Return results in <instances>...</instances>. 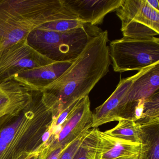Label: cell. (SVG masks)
<instances>
[{
	"mask_svg": "<svg viewBox=\"0 0 159 159\" xmlns=\"http://www.w3.org/2000/svg\"><path fill=\"white\" fill-rule=\"evenodd\" d=\"M108 41L107 30L92 39L68 69L42 91L51 96L60 112L89 96L107 74L111 64Z\"/></svg>",
	"mask_w": 159,
	"mask_h": 159,
	"instance_id": "1",
	"label": "cell"
},
{
	"mask_svg": "<svg viewBox=\"0 0 159 159\" xmlns=\"http://www.w3.org/2000/svg\"><path fill=\"white\" fill-rule=\"evenodd\" d=\"M57 113L48 97L32 91L29 105L0 129V159H27L41 152Z\"/></svg>",
	"mask_w": 159,
	"mask_h": 159,
	"instance_id": "2",
	"label": "cell"
},
{
	"mask_svg": "<svg viewBox=\"0 0 159 159\" xmlns=\"http://www.w3.org/2000/svg\"><path fill=\"white\" fill-rule=\"evenodd\" d=\"M81 21L64 0H0V51L44 24Z\"/></svg>",
	"mask_w": 159,
	"mask_h": 159,
	"instance_id": "3",
	"label": "cell"
},
{
	"mask_svg": "<svg viewBox=\"0 0 159 159\" xmlns=\"http://www.w3.org/2000/svg\"><path fill=\"white\" fill-rule=\"evenodd\" d=\"M103 31L98 26L85 24L65 32L36 29L27 38L28 43L40 53L56 62L72 61L91 40Z\"/></svg>",
	"mask_w": 159,
	"mask_h": 159,
	"instance_id": "4",
	"label": "cell"
},
{
	"mask_svg": "<svg viewBox=\"0 0 159 159\" xmlns=\"http://www.w3.org/2000/svg\"><path fill=\"white\" fill-rule=\"evenodd\" d=\"M109 55L113 70H138L159 62V39L122 38L110 43Z\"/></svg>",
	"mask_w": 159,
	"mask_h": 159,
	"instance_id": "5",
	"label": "cell"
},
{
	"mask_svg": "<svg viewBox=\"0 0 159 159\" xmlns=\"http://www.w3.org/2000/svg\"><path fill=\"white\" fill-rule=\"evenodd\" d=\"M93 123L91 102L87 96L74 103L62 124L57 126L52 125L50 137L43 144L38 159H46L53 151L71 145L92 128Z\"/></svg>",
	"mask_w": 159,
	"mask_h": 159,
	"instance_id": "6",
	"label": "cell"
},
{
	"mask_svg": "<svg viewBox=\"0 0 159 159\" xmlns=\"http://www.w3.org/2000/svg\"><path fill=\"white\" fill-rule=\"evenodd\" d=\"M115 11L121 23L124 38L146 39L159 34V12L146 0H122Z\"/></svg>",
	"mask_w": 159,
	"mask_h": 159,
	"instance_id": "7",
	"label": "cell"
},
{
	"mask_svg": "<svg viewBox=\"0 0 159 159\" xmlns=\"http://www.w3.org/2000/svg\"><path fill=\"white\" fill-rule=\"evenodd\" d=\"M53 61L37 52L27 39L0 51V83L27 70L51 64Z\"/></svg>",
	"mask_w": 159,
	"mask_h": 159,
	"instance_id": "8",
	"label": "cell"
},
{
	"mask_svg": "<svg viewBox=\"0 0 159 159\" xmlns=\"http://www.w3.org/2000/svg\"><path fill=\"white\" fill-rule=\"evenodd\" d=\"M134 76L122 79L115 90L104 103L95 109L93 112L92 128H96L102 125L124 119L133 120L136 103L127 105L124 98L131 87Z\"/></svg>",
	"mask_w": 159,
	"mask_h": 159,
	"instance_id": "9",
	"label": "cell"
},
{
	"mask_svg": "<svg viewBox=\"0 0 159 159\" xmlns=\"http://www.w3.org/2000/svg\"><path fill=\"white\" fill-rule=\"evenodd\" d=\"M142 145L97 130L92 159H141Z\"/></svg>",
	"mask_w": 159,
	"mask_h": 159,
	"instance_id": "10",
	"label": "cell"
},
{
	"mask_svg": "<svg viewBox=\"0 0 159 159\" xmlns=\"http://www.w3.org/2000/svg\"><path fill=\"white\" fill-rule=\"evenodd\" d=\"M73 62H54L27 70L14 75L12 80L22 84L31 91H42L60 77Z\"/></svg>",
	"mask_w": 159,
	"mask_h": 159,
	"instance_id": "11",
	"label": "cell"
},
{
	"mask_svg": "<svg viewBox=\"0 0 159 159\" xmlns=\"http://www.w3.org/2000/svg\"><path fill=\"white\" fill-rule=\"evenodd\" d=\"M66 5L84 24L101 25L107 14L115 11L122 0H64Z\"/></svg>",
	"mask_w": 159,
	"mask_h": 159,
	"instance_id": "12",
	"label": "cell"
},
{
	"mask_svg": "<svg viewBox=\"0 0 159 159\" xmlns=\"http://www.w3.org/2000/svg\"><path fill=\"white\" fill-rule=\"evenodd\" d=\"M32 91L11 80L0 83V119L19 115L31 102Z\"/></svg>",
	"mask_w": 159,
	"mask_h": 159,
	"instance_id": "13",
	"label": "cell"
},
{
	"mask_svg": "<svg viewBox=\"0 0 159 159\" xmlns=\"http://www.w3.org/2000/svg\"><path fill=\"white\" fill-rule=\"evenodd\" d=\"M159 62L152 64L134 75L131 87L125 97L127 104L146 99L159 91Z\"/></svg>",
	"mask_w": 159,
	"mask_h": 159,
	"instance_id": "14",
	"label": "cell"
},
{
	"mask_svg": "<svg viewBox=\"0 0 159 159\" xmlns=\"http://www.w3.org/2000/svg\"><path fill=\"white\" fill-rule=\"evenodd\" d=\"M138 125L142 145L141 159H159V120Z\"/></svg>",
	"mask_w": 159,
	"mask_h": 159,
	"instance_id": "15",
	"label": "cell"
},
{
	"mask_svg": "<svg viewBox=\"0 0 159 159\" xmlns=\"http://www.w3.org/2000/svg\"><path fill=\"white\" fill-rule=\"evenodd\" d=\"M106 132L117 138L135 143L141 142L139 128L133 120H120L115 127Z\"/></svg>",
	"mask_w": 159,
	"mask_h": 159,
	"instance_id": "16",
	"label": "cell"
},
{
	"mask_svg": "<svg viewBox=\"0 0 159 159\" xmlns=\"http://www.w3.org/2000/svg\"><path fill=\"white\" fill-rule=\"evenodd\" d=\"M159 120V91L144 99L143 112L141 119L135 123L138 125Z\"/></svg>",
	"mask_w": 159,
	"mask_h": 159,
	"instance_id": "17",
	"label": "cell"
},
{
	"mask_svg": "<svg viewBox=\"0 0 159 159\" xmlns=\"http://www.w3.org/2000/svg\"><path fill=\"white\" fill-rule=\"evenodd\" d=\"M97 129L91 128L84 135L83 140L72 159H92L96 141Z\"/></svg>",
	"mask_w": 159,
	"mask_h": 159,
	"instance_id": "18",
	"label": "cell"
},
{
	"mask_svg": "<svg viewBox=\"0 0 159 159\" xmlns=\"http://www.w3.org/2000/svg\"><path fill=\"white\" fill-rule=\"evenodd\" d=\"M86 134V133H85ZM81 136L80 138L71 144L61 155L59 159H72L77 152L83 140L84 135Z\"/></svg>",
	"mask_w": 159,
	"mask_h": 159,
	"instance_id": "19",
	"label": "cell"
},
{
	"mask_svg": "<svg viewBox=\"0 0 159 159\" xmlns=\"http://www.w3.org/2000/svg\"><path fill=\"white\" fill-rule=\"evenodd\" d=\"M70 146L64 147V148H60L53 151L52 152L50 153V155L47 157L46 159H59L63 152Z\"/></svg>",
	"mask_w": 159,
	"mask_h": 159,
	"instance_id": "20",
	"label": "cell"
},
{
	"mask_svg": "<svg viewBox=\"0 0 159 159\" xmlns=\"http://www.w3.org/2000/svg\"><path fill=\"white\" fill-rule=\"evenodd\" d=\"M16 116H15V115H7V116L0 119V129L2 128L3 126H5L6 125L10 122Z\"/></svg>",
	"mask_w": 159,
	"mask_h": 159,
	"instance_id": "21",
	"label": "cell"
},
{
	"mask_svg": "<svg viewBox=\"0 0 159 159\" xmlns=\"http://www.w3.org/2000/svg\"><path fill=\"white\" fill-rule=\"evenodd\" d=\"M147 3L150 7L155 11L159 12V4L158 0H146Z\"/></svg>",
	"mask_w": 159,
	"mask_h": 159,
	"instance_id": "22",
	"label": "cell"
},
{
	"mask_svg": "<svg viewBox=\"0 0 159 159\" xmlns=\"http://www.w3.org/2000/svg\"><path fill=\"white\" fill-rule=\"evenodd\" d=\"M40 152H38V153H35L33 154L32 156H30L27 159H38L39 158V155Z\"/></svg>",
	"mask_w": 159,
	"mask_h": 159,
	"instance_id": "23",
	"label": "cell"
}]
</instances>
